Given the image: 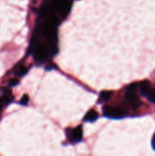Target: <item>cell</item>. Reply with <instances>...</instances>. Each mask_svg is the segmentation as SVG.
<instances>
[{
	"label": "cell",
	"instance_id": "6da1fadb",
	"mask_svg": "<svg viewBox=\"0 0 155 156\" xmlns=\"http://www.w3.org/2000/svg\"><path fill=\"white\" fill-rule=\"evenodd\" d=\"M138 89V85L137 83L130 84L126 88L125 98H126V104L132 110H137L141 106V102L140 101L139 97L137 94Z\"/></svg>",
	"mask_w": 155,
	"mask_h": 156
},
{
	"label": "cell",
	"instance_id": "7a4b0ae2",
	"mask_svg": "<svg viewBox=\"0 0 155 156\" xmlns=\"http://www.w3.org/2000/svg\"><path fill=\"white\" fill-rule=\"evenodd\" d=\"M50 7L56 15L57 13L59 15V18L64 19L71 10V2L70 0H54L53 4L50 5Z\"/></svg>",
	"mask_w": 155,
	"mask_h": 156
},
{
	"label": "cell",
	"instance_id": "3957f363",
	"mask_svg": "<svg viewBox=\"0 0 155 156\" xmlns=\"http://www.w3.org/2000/svg\"><path fill=\"white\" fill-rule=\"evenodd\" d=\"M103 115L111 119H122L126 116V112L123 108L119 106L106 105L103 108Z\"/></svg>",
	"mask_w": 155,
	"mask_h": 156
},
{
	"label": "cell",
	"instance_id": "277c9868",
	"mask_svg": "<svg viewBox=\"0 0 155 156\" xmlns=\"http://www.w3.org/2000/svg\"><path fill=\"white\" fill-rule=\"evenodd\" d=\"M67 139L72 144L80 143L83 138V131L81 126H76L74 128H68L65 130Z\"/></svg>",
	"mask_w": 155,
	"mask_h": 156
},
{
	"label": "cell",
	"instance_id": "5b68a950",
	"mask_svg": "<svg viewBox=\"0 0 155 156\" xmlns=\"http://www.w3.org/2000/svg\"><path fill=\"white\" fill-rule=\"evenodd\" d=\"M138 89H139L141 95L147 98L148 96L149 93L152 90L151 85H150L148 81H142V82L138 84Z\"/></svg>",
	"mask_w": 155,
	"mask_h": 156
},
{
	"label": "cell",
	"instance_id": "8992f818",
	"mask_svg": "<svg viewBox=\"0 0 155 156\" xmlns=\"http://www.w3.org/2000/svg\"><path fill=\"white\" fill-rule=\"evenodd\" d=\"M27 72H28V68H27V67L24 65H23V64H19V65H18L15 67V71H14V74H15V76H16V77L20 78L25 76L27 73Z\"/></svg>",
	"mask_w": 155,
	"mask_h": 156
},
{
	"label": "cell",
	"instance_id": "52a82bcc",
	"mask_svg": "<svg viewBox=\"0 0 155 156\" xmlns=\"http://www.w3.org/2000/svg\"><path fill=\"white\" fill-rule=\"evenodd\" d=\"M98 116V113L95 110H91L87 113L83 120L85 122H94L97 120Z\"/></svg>",
	"mask_w": 155,
	"mask_h": 156
},
{
	"label": "cell",
	"instance_id": "ba28073f",
	"mask_svg": "<svg viewBox=\"0 0 155 156\" xmlns=\"http://www.w3.org/2000/svg\"><path fill=\"white\" fill-rule=\"evenodd\" d=\"M12 98H13V96H12V91H10L8 88H4L3 89V94L2 96L1 99L3 101L4 104H9L10 102H12Z\"/></svg>",
	"mask_w": 155,
	"mask_h": 156
},
{
	"label": "cell",
	"instance_id": "9c48e42d",
	"mask_svg": "<svg viewBox=\"0 0 155 156\" xmlns=\"http://www.w3.org/2000/svg\"><path fill=\"white\" fill-rule=\"evenodd\" d=\"M112 94V91H102V92H100L98 98V104H102L107 101L108 100L110 99Z\"/></svg>",
	"mask_w": 155,
	"mask_h": 156
},
{
	"label": "cell",
	"instance_id": "30bf717a",
	"mask_svg": "<svg viewBox=\"0 0 155 156\" xmlns=\"http://www.w3.org/2000/svg\"><path fill=\"white\" fill-rule=\"evenodd\" d=\"M147 98L148 99V101L150 102L155 104V88H152V90L150 91V92L149 93Z\"/></svg>",
	"mask_w": 155,
	"mask_h": 156
},
{
	"label": "cell",
	"instance_id": "8fae6325",
	"mask_svg": "<svg viewBox=\"0 0 155 156\" xmlns=\"http://www.w3.org/2000/svg\"><path fill=\"white\" fill-rule=\"evenodd\" d=\"M28 101H29V98H28V96L27 95H24L23 96L22 98H21V101H20V105H27V103H28Z\"/></svg>",
	"mask_w": 155,
	"mask_h": 156
},
{
	"label": "cell",
	"instance_id": "7c38bea8",
	"mask_svg": "<svg viewBox=\"0 0 155 156\" xmlns=\"http://www.w3.org/2000/svg\"><path fill=\"white\" fill-rule=\"evenodd\" d=\"M18 83H19V81H18V79H11V80L9 82V85L10 87L16 86V85H18Z\"/></svg>",
	"mask_w": 155,
	"mask_h": 156
},
{
	"label": "cell",
	"instance_id": "4fadbf2b",
	"mask_svg": "<svg viewBox=\"0 0 155 156\" xmlns=\"http://www.w3.org/2000/svg\"><path fill=\"white\" fill-rule=\"evenodd\" d=\"M152 147H153V149L155 150V133L154 135H153V139H152Z\"/></svg>",
	"mask_w": 155,
	"mask_h": 156
}]
</instances>
